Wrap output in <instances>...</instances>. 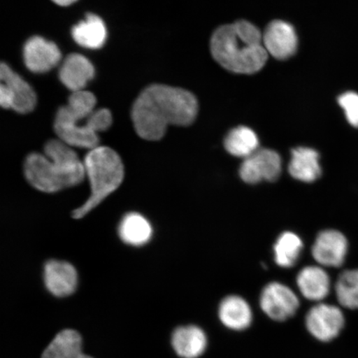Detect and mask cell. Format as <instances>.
<instances>
[{
	"mask_svg": "<svg viewBox=\"0 0 358 358\" xmlns=\"http://www.w3.org/2000/svg\"><path fill=\"white\" fill-rule=\"evenodd\" d=\"M83 162L92 194L82 207L73 212L76 219L83 218L96 208L122 185L124 177L122 158L109 147L99 146L90 150Z\"/></svg>",
	"mask_w": 358,
	"mask_h": 358,
	"instance_id": "5",
	"label": "cell"
},
{
	"mask_svg": "<svg viewBox=\"0 0 358 358\" xmlns=\"http://www.w3.org/2000/svg\"><path fill=\"white\" fill-rule=\"evenodd\" d=\"M338 301L349 310L358 308V270L345 271L335 285Z\"/></svg>",
	"mask_w": 358,
	"mask_h": 358,
	"instance_id": "24",
	"label": "cell"
},
{
	"mask_svg": "<svg viewBox=\"0 0 358 358\" xmlns=\"http://www.w3.org/2000/svg\"><path fill=\"white\" fill-rule=\"evenodd\" d=\"M338 102L345 112L349 124L358 128V94L355 92L343 93L338 97Z\"/></svg>",
	"mask_w": 358,
	"mask_h": 358,
	"instance_id": "25",
	"label": "cell"
},
{
	"mask_svg": "<svg viewBox=\"0 0 358 358\" xmlns=\"http://www.w3.org/2000/svg\"><path fill=\"white\" fill-rule=\"evenodd\" d=\"M348 248V240L341 232L332 229L325 230L316 237L312 255L321 266L340 267L345 262Z\"/></svg>",
	"mask_w": 358,
	"mask_h": 358,
	"instance_id": "10",
	"label": "cell"
},
{
	"mask_svg": "<svg viewBox=\"0 0 358 358\" xmlns=\"http://www.w3.org/2000/svg\"><path fill=\"white\" fill-rule=\"evenodd\" d=\"M62 60V52L57 44L34 36L24 47V61L27 69L35 73H44L52 70Z\"/></svg>",
	"mask_w": 358,
	"mask_h": 358,
	"instance_id": "11",
	"label": "cell"
},
{
	"mask_svg": "<svg viewBox=\"0 0 358 358\" xmlns=\"http://www.w3.org/2000/svg\"><path fill=\"white\" fill-rule=\"evenodd\" d=\"M307 329L322 342L332 341L341 332L345 320L341 310L328 303H319L307 313Z\"/></svg>",
	"mask_w": 358,
	"mask_h": 358,
	"instance_id": "9",
	"label": "cell"
},
{
	"mask_svg": "<svg viewBox=\"0 0 358 358\" xmlns=\"http://www.w3.org/2000/svg\"><path fill=\"white\" fill-rule=\"evenodd\" d=\"M119 236L125 244L141 246L147 244L153 235L151 224L141 214L125 215L119 226Z\"/></svg>",
	"mask_w": 358,
	"mask_h": 358,
	"instance_id": "21",
	"label": "cell"
},
{
	"mask_svg": "<svg viewBox=\"0 0 358 358\" xmlns=\"http://www.w3.org/2000/svg\"><path fill=\"white\" fill-rule=\"evenodd\" d=\"M297 285L304 298L311 301H321L330 292V278L323 268L306 266L299 271Z\"/></svg>",
	"mask_w": 358,
	"mask_h": 358,
	"instance_id": "16",
	"label": "cell"
},
{
	"mask_svg": "<svg viewBox=\"0 0 358 358\" xmlns=\"http://www.w3.org/2000/svg\"><path fill=\"white\" fill-rule=\"evenodd\" d=\"M281 169V159L275 151L257 150L241 164L240 177L249 185L262 181L274 182L279 178Z\"/></svg>",
	"mask_w": 358,
	"mask_h": 358,
	"instance_id": "8",
	"label": "cell"
},
{
	"mask_svg": "<svg viewBox=\"0 0 358 358\" xmlns=\"http://www.w3.org/2000/svg\"><path fill=\"white\" fill-rule=\"evenodd\" d=\"M289 173L297 180L315 182L322 173L319 153L310 148L299 147L293 150Z\"/></svg>",
	"mask_w": 358,
	"mask_h": 358,
	"instance_id": "18",
	"label": "cell"
},
{
	"mask_svg": "<svg viewBox=\"0 0 358 358\" xmlns=\"http://www.w3.org/2000/svg\"><path fill=\"white\" fill-rule=\"evenodd\" d=\"M42 358H93L83 352V338L77 331L65 329L45 349Z\"/></svg>",
	"mask_w": 358,
	"mask_h": 358,
	"instance_id": "20",
	"label": "cell"
},
{
	"mask_svg": "<svg viewBox=\"0 0 358 358\" xmlns=\"http://www.w3.org/2000/svg\"><path fill=\"white\" fill-rule=\"evenodd\" d=\"M76 2L77 1H75V0H55V1L57 6H60L62 7L70 6Z\"/></svg>",
	"mask_w": 358,
	"mask_h": 358,
	"instance_id": "26",
	"label": "cell"
},
{
	"mask_svg": "<svg viewBox=\"0 0 358 358\" xmlns=\"http://www.w3.org/2000/svg\"><path fill=\"white\" fill-rule=\"evenodd\" d=\"M44 282L49 292L55 296H69L77 289L78 272L69 262L52 259L44 266Z\"/></svg>",
	"mask_w": 358,
	"mask_h": 358,
	"instance_id": "13",
	"label": "cell"
},
{
	"mask_svg": "<svg viewBox=\"0 0 358 358\" xmlns=\"http://www.w3.org/2000/svg\"><path fill=\"white\" fill-rule=\"evenodd\" d=\"M218 315L223 325L232 330H245L252 322V310L249 303L237 295H230L223 299Z\"/></svg>",
	"mask_w": 358,
	"mask_h": 358,
	"instance_id": "17",
	"label": "cell"
},
{
	"mask_svg": "<svg viewBox=\"0 0 358 358\" xmlns=\"http://www.w3.org/2000/svg\"><path fill=\"white\" fill-rule=\"evenodd\" d=\"M263 44L267 52L276 59L285 60L296 52L298 37L289 22L275 20L267 26L263 34Z\"/></svg>",
	"mask_w": 358,
	"mask_h": 358,
	"instance_id": "12",
	"label": "cell"
},
{
	"mask_svg": "<svg viewBox=\"0 0 358 358\" xmlns=\"http://www.w3.org/2000/svg\"><path fill=\"white\" fill-rule=\"evenodd\" d=\"M199 103L187 90L154 84L146 87L134 102L131 118L138 136L160 141L169 124L187 127L194 122Z\"/></svg>",
	"mask_w": 358,
	"mask_h": 358,
	"instance_id": "1",
	"label": "cell"
},
{
	"mask_svg": "<svg viewBox=\"0 0 358 358\" xmlns=\"http://www.w3.org/2000/svg\"><path fill=\"white\" fill-rule=\"evenodd\" d=\"M24 176L34 189L57 192L80 185L86 176L83 161L64 141L51 140L44 147V155L30 154L24 162Z\"/></svg>",
	"mask_w": 358,
	"mask_h": 358,
	"instance_id": "4",
	"label": "cell"
},
{
	"mask_svg": "<svg viewBox=\"0 0 358 358\" xmlns=\"http://www.w3.org/2000/svg\"><path fill=\"white\" fill-rule=\"evenodd\" d=\"M0 105L17 113L29 114L37 104V96L30 85L4 62L0 66Z\"/></svg>",
	"mask_w": 358,
	"mask_h": 358,
	"instance_id": "6",
	"label": "cell"
},
{
	"mask_svg": "<svg viewBox=\"0 0 358 358\" xmlns=\"http://www.w3.org/2000/svg\"><path fill=\"white\" fill-rule=\"evenodd\" d=\"M211 52L219 64L235 73H256L268 59L261 31L244 20L222 26L215 31Z\"/></svg>",
	"mask_w": 358,
	"mask_h": 358,
	"instance_id": "2",
	"label": "cell"
},
{
	"mask_svg": "<svg viewBox=\"0 0 358 358\" xmlns=\"http://www.w3.org/2000/svg\"><path fill=\"white\" fill-rule=\"evenodd\" d=\"M96 105V98L92 92L71 94L67 105L57 112L55 131L58 138L73 148L92 150L99 147L98 133L107 131L113 119L108 109L95 110Z\"/></svg>",
	"mask_w": 358,
	"mask_h": 358,
	"instance_id": "3",
	"label": "cell"
},
{
	"mask_svg": "<svg viewBox=\"0 0 358 358\" xmlns=\"http://www.w3.org/2000/svg\"><path fill=\"white\" fill-rule=\"evenodd\" d=\"M259 303L268 317L279 322L294 315L299 307L297 295L287 285L279 282H272L264 288Z\"/></svg>",
	"mask_w": 358,
	"mask_h": 358,
	"instance_id": "7",
	"label": "cell"
},
{
	"mask_svg": "<svg viewBox=\"0 0 358 358\" xmlns=\"http://www.w3.org/2000/svg\"><path fill=\"white\" fill-rule=\"evenodd\" d=\"M74 41L80 46L89 49H99L104 46L107 29L101 17L88 13L86 20L80 21L71 29Z\"/></svg>",
	"mask_w": 358,
	"mask_h": 358,
	"instance_id": "19",
	"label": "cell"
},
{
	"mask_svg": "<svg viewBox=\"0 0 358 358\" xmlns=\"http://www.w3.org/2000/svg\"><path fill=\"white\" fill-rule=\"evenodd\" d=\"M303 248L301 237L294 232H283L274 245L275 261L277 265L283 268H290L296 265Z\"/></svg>",
	"mask_w": 358,
	"mask_h": 358,
	"instance_id": "22",
	"label": "cell"
},
{
	"mask_svg": "<svg viewBox=\"0 0 358 358\" xmlns=\"http://www.w3.org/2000/svg\"><path fill=\"white\" fill-rule=\"evenodd\" d=\"M225 148L228 153L241 158H248L256 152L259 147L257 134L245 127H237L227 134Z\"/></svg>",
	"mask_w": 358,
	"mask_h": 358,
	"instance_id": "23",
	"label": "cell"
},
{
	"mask_svg": "<svg viewBox=\"0 0 358 358\" xmlns=\"http://www.w3.org/2000/svg\"><path fill=\"white\" fill-rule=\"evenodd\" d=\"M174 351L182 358H198L207 349L208 338L198 326L179 327L172 336Z\"/></svg>",
	"mask_w": 358,
	"mask_h": 358,
	"instance_id": "15",
	"label": "cell"
},
{
	"mask_svg": "<svg viewBox=\"0 0 358 358\" xmlns=\"http://www.w3.org/2000/svg\"><path fill=\"white\" fill-rule=\"evenodd\" d=\"M95 74V67L86 57L71 53L62 62L59 79L67 89L74 93L85 91V87Z\"/></svg>",
	"mask_w": 358,
	"mask_h": 358,
	"instance_id": "14",
	"label": "cell"
}]
</instances>
